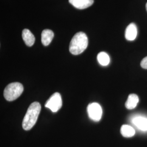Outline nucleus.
Here are the masks:
<instances>
[{
	"label": "nucleus",
	"instance_id": "7",
	"mask_svg": "<svg viewBox=\"0 0 147 147\" xmlns=\"http://www.w3.org/2000/svg\"><path fill=\"white\" fill-rule=\"evenodd\" d=\"M137 35V28L134 23H131L126 28L125 37L127 40H134Z\"/></svg>",
	"mask_w": 147,
	"mask_h": 147
},
{
	"label": "nucleus",
	"instance_id": "10",
	"mask_svg": "<svg viewBox=\"0 0 147 147\" xmlns=\"http://www.w3.org/2000/svg\"><path fill=\"white\" fill-rule=\"evenodd\" d=\"M54 33L50 30H44L42 33V42L44 46L49 45L53 40Z\"/></svg>",
	"mask_w": 147,
	"mask_h": 147
},
{
	"label": "nucleus",
	"instance_id": "14",
	"mask_svg": "<svg viewBox=\"0 0 147 147\" xmlns=\"http://www.w3.org/2000/svg\"><path fill=\"white\" fill-rule=\"evenodd\" d=\"M141 66L142 68L147 69V56L142 59L141 62Z\"/></svg>",
	"mask_w": 147,
	"mask_h": 147
},
{
	"label": "nucleus",
	"instance_id": "11",
	"mask_svg": "<svg viewBox=\"0 0 147 147\" xmlns=\"http://www.w3.org/2000/svg\"><path fill=\"white\" fill-rule=\"evenodd\" d=\"M138 102V96L135 94H131L128 96L125 102V107L128 110H132L136 107Z\"/></svg>",
	"mask_w": 147,
	"mask_h": 147
},
{
	"label": "nucleus",
	"instance_id": "15",
	"mask_svg": "<svg viewBox=\"0 0 147 147\" xmlns=\"http://www.w3.org/2000/svg\"><path fill=\"white\" fill-rule=\"evenodd\" d=\"M146 9H147V3H146Z\"/></svg>",
	"mask_w": 147,
	"mask_h": 147
},
{
	"label": "nucleus",
	"instance_id": "1",
	"mask_svg": "<svg viewBox=\"0 0 147 147\" xmlns=\"http://www.w3.org/2000/svg\"><path fill=\"white\" fill-rule=\"evenodd\" d=\"M41 111V105L38 102H34L30 105L22 121L23 129L28 131L36 124Z\"/></svg>",
	"mask_w": 147,
	"mask_h": 147
},
{
	"label": "nucleus",
	"instance_id": "13",
	"mask_svg": "<svg viewBox=\"0 0 147 147\" xmlns=\"http://www.w3.org/2000/svg\"><path fill=\"white\" fill-rule=\"evenodd\" d=\"M97 59L100 65L106 66L110 62V58L109 55L105 52H101L97 56Z\"/></svg>",
	"mask_w": 147,
	"mask_h": 147
},
{
	"label": "nucleus",
	"instance_id": "12",
	"mask_svg": "<svg viewBox=\"0 0 147 147\" xmlns=\"http://www.w3.org/2000/svg\"><path fill=\"white\" fill-rule=\"evenodd\" d=\"M121 133L123 136L129 138L135 135V130L131 126L125 124L121 127Z\"/></svg>",
	"mask_w": 147,
	"mask_h": 147
},
{
	"label": "nucleus",
	"instance_id": "5",
	"mask_svg": "<svg viewBox=\"0 0 147 147\" xmlns=\"http://www.w3.org/2000/svg\"><path fill=\"white\" fill-rule=\"evenodd\" d=\"M87 112L90 119L94 121H100L102 115V108L97 102L89 104L87 107Z\"/></svg>",
	"mask_w": 147,
	"mask_h": 147
},
{
	"label": "nucleus",
	"instance_id": "2",
	"mask_svg": "<svg viewBox=\"0 0 147 147\" xmlns=\"http://www.w3.org/2000/svg\"><path fill=\"white\" fill-rule=\"evenodd\" d=\"M88 39L86 34L80 32L76 33L71 40L69 45V51L74 55H78L87 49Z\"/></svg>",
	"mask_w": 147,
	"mask_h": 147
},
{
	"label": "nucleus",
	"instance_id": "9",
	"mask_svg": "<svg viewBox=\"0 0 147 147\" xmlns=\"http://www.w3.org/2000/svg\"><path fill=\"white\" fill-rule=\"evenodd\" d=\"M22 39L27 46L30 47L33 45L35 42V37L29 30L24 29L22 31Z\"/></svg>",
	"mask_w": 147,
	"mask_h": 147
},
{
	"label": "nucleus",
	"instance_id": "3",
	"mask_svg": "<svg viewBox=\"0 0 147 147\" xmlns=\"http://www.w3.org/2000/svg\"><path fill=\"white\" fill-rule=\"evenodd\" d=\"M24 91L23 85L19 82L11 83L5 87L3 95L5 100L12 101L18 99Z\"/></svg>",
	"mask_w": 147,
	"mask_h": 147
},
{
	"label": "nucleus",
	"instance_id": "8",
	"mask_svg": "<svg viewBox=\"0 0 147 147\" xmlns=\"http://www.w3.org/2000/svg\"><path fill=\"white\" fill-rule=\"evenodd\" d=\"M132 123L142 131H147V118L141 117L137 116L132 119Z\"/></svg>",
	"mask_w": 147,
	"mask_h": 147
},
{
	"label": "nucleus",
	"instance_id": "4",
	"mask_svg": "<svg viewBox=\"0 0 147 147\" xmlns=\"http://www.w3.org/2000/svg\"><path fill=\"white\" fill-rule=\"evenodd\" d=\"M45 106L53 112H57L62 106V99L61 94L58 92L53 94L46 102Z\"/></svg>",
	"mask_w": 147,
	"mask_h": 147
},
{
	"label": "nucleus",
	"instance_id": "6",
	"mask_svg": "<svg viewBox=\"0 0 147 147\" xmlns=\"http://www.w3.org/2000/svg\"><path fill=\"white\" fill-rule=\"evenodd\" d=\"M69 2L76 8L84 9L92 5L94 0H69Z\"/></svg>",
	"mask_w": 147,
	"mask_h": 147
}]
</instances>
